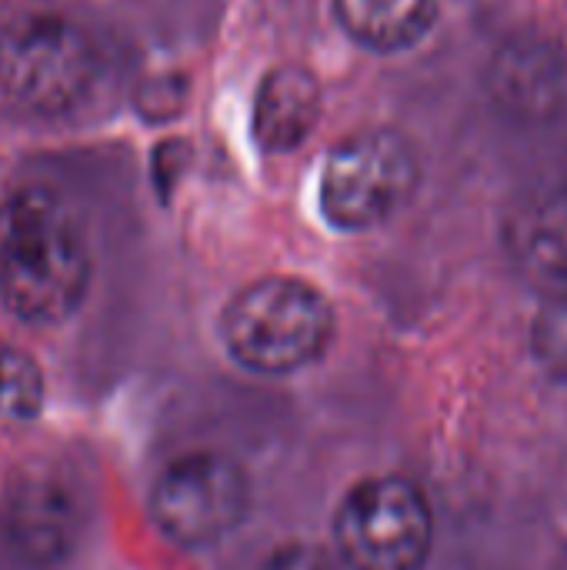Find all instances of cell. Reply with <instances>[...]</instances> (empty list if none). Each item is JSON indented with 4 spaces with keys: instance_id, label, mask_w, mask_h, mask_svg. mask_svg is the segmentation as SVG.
Wrapping results in <instances>:
<instances>
[{
    "instance_id": "cell-1",
    "label": "cell",
    "mask_w": 567,
    "mask_h": 570,
    "mask_svg": "<svg viewBox=\"0 0 567 570\" xmlns=\"http://www.w3.org/2000/svg\"><path fill=\"white\" fill-rule=\"evenodd\" d=\"M94 261L70 207L43 187L0 204V301L37 327L63 324L90 291Z\"/></svg>"
},
{
    "instance_id": "cell-2",
    "label": "cell",
    "mask_w": 567,
    "mask_h": 570,
    "mask_svg": "<svg viewBox=\"0 0 567 570\" xmlns=\"http://www.w3.org/2000/svg\"><path fill=\"white\" fill-rule=\"evenodd\" d=\"M100 77L94 37L47 7L0 17V97L33 117H63L80 107Z\"/></svg>"
},
{
    "instance_id": "cell-3",
    "label": "cell",
    "mask_w": 567,
    "mask_h": 570,
    "mask_svg": "<svg viewBox=\"0 0 567 570\" xmlns=\"http://www.w3.org/2000/svg\"><path fill=\"white\" fill-rule=\"evenodd\" d=\"M334 334L331 301L301 277H257L221 314L227 354L254 374H294L314 364Z\"/></svg>"
},
{
    "instance_id": "cell-4",
    "label": "cell",
    "mask_w": 567,
    "mask_h": 570,
    "mask_svg": "<svg viewBox=\"0 0 567 570\" xmlns=\"http://www.w3.org/2000/svg\"><path fill=\"white\" fill-rule=\"evenodd\" d=\"M421 184L418 147L388 127L338 140L321 170V214L338 230H371L404 210Z\"/></svg>"
},
{
    "instance_id": "cell-5",
    "label": "cell",
    "mask_w": 567,
    "mask_h": 570,
    "mask_svg": "<svg viewBox=\"0 0 567 570\" xmlns=\"http://www.w3.org/2000/svg\"><path fill=\"white\" fill-rule=\"evenodd\" d=\"M434 518L418 484L371 478L348 491L334 518L338 558L348 570H421Z\"/></svg>"
},
{
    "instance_id": "cell-6",
    "label": "cell",
    "mask_w": 567,
    "mask_h": 570,
    "mask_svg": "<svg viewBox=\"0 0 567 570\" xmlns=\"http://www.w3.org/2000/svg\"><path fill=\"white\" fill-rule=\"evenodd\" d=\"M247 504V474L217 451H194L170 461L150 491L154 524L180 548L217 544L244 521Z\"/></svg>"
},
{
    "instance_id": "cell-7",
    "label": "cell",
    "mask_w": 567,
    "mask_h": 570,
    "mask_svg": "<svg viewBox=\"0 0 567 570\" xmlns=\"http://www.w3.org/2000/svg\"><path fill=\"white\" fill-rule=\"evenodd\" d=\"M10 534L33 564H53L70 554L80 534V501L57 464H33L10 491Z\"/></svg>"
},
{
    "instance_id": "cell-8",
    "label": "cell",
    "mask_w": 567,
    "mask_h": 570,
    "mask_svg": "<svg viewBox=\"0 0 567 570\" xmlns=\"http://www.w3.org/2000/svg\"><path fill=\"white\" fill-rule=\"evenodd\" d=\"M508 254L545 301L567 297V184L531 194L511 214Z\"/></svg>"
},
{
    "instance_id": "cell-9",
    "label": "cell",
    "mask_w": 567,
    "mask_h": 570,
    "mask_svg": "<svg viewBox=\"0 0 567 570\" xmlns=\"http://www.w3.org/2000/svg\"><path fill=\"white\" fill-rule=\"evenodd\" d=\"M324 114L317 77L301 63L267 70L254 94L251 130L264 154H291L311 140Z\"/></svg>"
},
{
    "instance_id": "cell-10",
    "label": "cell",
    "mask_w": 567,
    "mask_h": 570,
    "mask_svg": "<svg viewBox=\"0 0 567 570\" xmlns=\"http://www.w3.org/2000/svg\"><path fill=\"white\" fill-rule=\"evenodd\" d=\"M341 30L371 53L418 47L438 20V0H331Z\"/></svg>"
},
{
    "instance_id": "cell-11",
    "label": "cell",
    "mask_w": 567,
    "mask_h": 570,
    "mask_svg": "<svg viewBox=\"0 0 567 570\" xmlns=\"http://www.w3.org/2000/svg\"><path fill=\"white\" fill-rule=\"evenodd\" d=\"M47 384L37 361L17 347L0 341V417L7 421H33L43 407Z\"/></svg>"
},
{
    "instance_id": "cell-12",
    "label": "cell",
    "mask_w": 567,
    "mask_h": 570,
    "mask_svg": "<svg viewBox=\"0 0 567 570\" xmlns=\"http://www.w3.org/2000/svg\"><path fill=\"white\" fill-rule=\"evenodd\" d=\"M535 361L555 377L567 384V297H551L535 317L531 327Z\"/></svg>"
},
{
    "instance_id": "cell-13",
    "label": "cell",
    "mask_w": 567,
    "mask_h": 570,
    "mask_svg": "<svg viewBox=\"0 0 567 570\" xmlns=\"http://www.w3.org/2000/svg\"><path fill=\"white\" fill-rule=\"evenodd\" d=\"M261 570H348L341 558L314 544H284Z\"/></svg>"
}]
</instances>
